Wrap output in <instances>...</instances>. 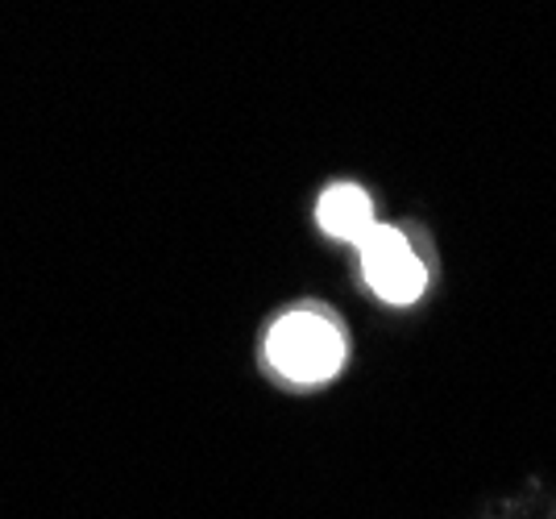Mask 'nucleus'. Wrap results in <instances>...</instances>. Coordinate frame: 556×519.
I'll list each match as a JSON object with an SVG mask.
<instances>
[{
    "label": "nucleus",
    "mask_w": 556,
    "mask_h": 519,
    "mask_svg": "<svg viewBox=\"0 0 556 519\" xmlns=\"http://www.w3.org/2000/svg\"><path fill=\"white\" fill-rule=\"evenodd\" d=\"M266 357L282 378L316 387L345 366V337L325 312H287L266 337Z\"/></svg>",
    "instance_id": "nucleus-1"
},
{
    "label": "nucleus",
    "mask_w": 556,
    "mask_h": 519,
    "mask_svg": "<svg viewBox=\"0 0 556 519\" xmlns=\"http://www.w3.org/2000/svg\"><path fill=\"white\" fill-rule=\"evenodd\" d=\"M316 216H320V229H325L328 237H341V241H366V233H370L374 225V204L370 195L357 188V183H332V188L320 195V208H316Z\"/></svg>",
    "instance_id": "nucleus-3"
},
{
    "label": "nucleus",
    "mask_w": 556,
    "mask_h": 519,
    "mask_svg": "<svg viewBox=\"0 0 556 519\" xmlns=\"http://www.w3.org/2000/svg\"><path fill=\"white\" fill-rule=\"evenodd\" d=\"M362 275L378 300L387 304H412L424 291V262L416 258L412 241L391 229V225H374L362 241Z\"/></svg>",
    "instance_id": "nucleus-2"
}]
</instances>
